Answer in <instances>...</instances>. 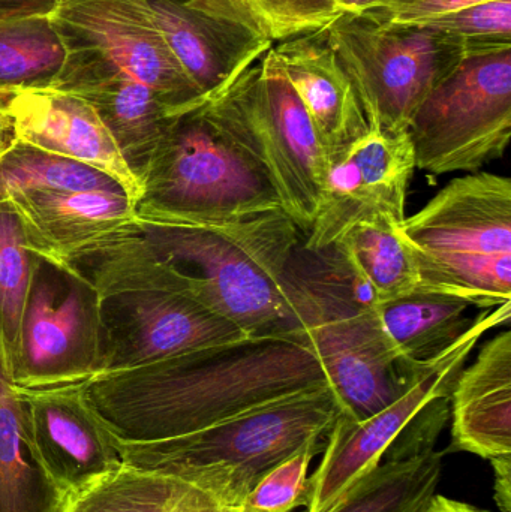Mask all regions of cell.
Segmentation results:
<instances>
[{"instance_id": "1", "label": "cell", "mask_w": 511, "mask_h": 512, "mask_svg": "<svg viewBox=\"0 0 511 512\" xmlns=\"http://www.w3.org/2000/svg\"><path fill=\"white\" fill-rule=\"evenodd\" d=\"M80 385L117 441L143 444L189 435L330 382L314 346L296 330L99 373Z\"/></svg>"}, {"instance_id": "2", "label": "cell", "mask_w": 511, "mask_h": 512, "mask_svg": "<svg viewBox=\"0 0 511 512\" xmlns=\"http://www.w3.org/2000/svg\"><path fill=\"white\" fill-rule=\"evenodd\" d=\"M126 228L177 271L189 294L249 337L293 331L287 270L302 233L287 213L207 224L134 219Z\"/></svg>"}, {"instance_id": "3", "label": "cell", "mask_w": 511, "mask_h": 512, "mask_svg": "<svg viewBox=\"0 0 511 512\" xmlns=\"http://www.w3.org/2000/svg\"><path fill=\"white\" fill-rule=\"evenodd\" d=\"M332 388L308 391L165 441L120 442L122 462L173 475L240 510L261 478L303 445L326 439L341 415Z\"/></svg>"}, {"instance_id": "4", "label": "cell", "mask_w": 511, "mask_h": 512, "mask_svg": "<svg viewBox=\"0 0 511 512\" xmlns=\"http://www.w3.org/2000/svg\"><path fill=\"white\" fill-rule=\"evenodd\" d=\"M291 328L302 331L329 375L342 415L365 420L401 393L411 369L387 349L374 315L375 297L335 248H299L287 270Z\"/></svg>"}, {"instance_id": "5", "label": "cell", "mask_w": 511, "mask_h": 512, "mask_svg": "<svg viewBox=\"0 0 511 512\" xmlns=\"http://www.w3.org/2000/svg\"><path fill=\"white\" fill-rule=\"evenodd\" d=\"M416 259L422 289L495 309L511 301V180L453 179L396 227Z\"/></svg>"}, {"instance_id": "6", "label": "cell", "mask_w": 511, "mask_h": 512, "mask_svg": "<svg viewBox=\"0 0 511 512\" xmlns=\"http://www.w3.org/2000/svg\"><path fill=\"white\" fill-rule=\"evenodd\" d=\"M284 212L254 162L206 116L180 114L138 177L137 221L207 224Z\"/></svg>"}, {"instance_id": "7", "label": "cell", "mask_w": 511, "mask_h": 512, "mask_svg": "<svg viewBox=\"0 0 511 512\" xmlns=\"http://www.w3.org/2000/svg\"><path fill=\"white\" fill-rule=\"evenodd\" d=\"M203 111L266 176L306 236L317 215L327 159L273 48L207 98Z\"/></svg>"}, {"instance_id": "8", "label": "cell", "mask_w": 511, "mask_h": 512, "mask_svg": "<svg viewBox=\"0 0 511 512\" xmlns=\"http://www.w3.org/2000/svg\"><path fill=\"white\" fill-rule=\"evenodd\" d=\"M369 129L401 134L428 93L467 56L464 41L428 24L342 12L326 27Z\"/></svg>"}, {"instance_id": "9", "label": "cell", "mask_w": 511, "mask_h": 512, "mask_svg": "<svg viewBox=\"0 0 511 512\" xmlns=\"http://www.w3.org/2000/svg\"><path fill=\"white\" fill-rule=\"evenodd\" d=\"M416 168L479 173L511 137V48L467 53L428 93L407 128Z\"/></svg>"}, {"instance_id": "10", "label": "cell", "mask_w": 511, "mask_h": 512, "mask_svg": "<svg viewBox=\"0 0 511 512\" xmlns=\"http://www.w3.org/2000/svg\"><path fill=\"white\" fill-rule=\"evenodd\" d=\"M510 304L474 319L440 355L411 369L399 396L365 420L339 415L326 436L323 459L309 475L306 512H332L366 472L380 465L387 451L435 400L452 397L453 387L483 334L510 321Z\"/></svg>"}, {"instance_id": "11", "label": "cell", "mask_w": 511, "mask_h": 512, "mask_svg": "<svg viewBox=\"0 0 511 512\" xmlns=\"http://www.w3.org/2000/svg\"><path fill=\"white\" fill-rule=\"evenodd\" d=\"M104 366L101 306L95 286L69 264L36 256L21 324L20 345L9 366L18 388L81 384Z\"/></svg>"}, {"instance_id": "12", "label": "cell", "mask_w": 511, "mask_h": 512, "mask_svg": "<svg viewBox=\"0 0 511 512\" xmlns=\"http://www.w3.org/2000/svg\"><path fill=\"white\" fill-rule=\"evenodd\" d=\"M48 17L65 60L126 75L179 114L206 101L165 42L146 0H57Z\"/></svg>"}, {"instance_id": "13", "label": "cell", "mask_w": 511, "mask_h": 512, "mask_svg": "<svg viewBox=\"0 0 511 512\" xmlns=\"http://www.w3.org/2000/svg\"><path fill=\"white\" fill-rule=\"evenodd\" d=\"M414 171L407 132L369 129L327 165L317 215L303 249L324 251L359 222L387 219L398 227L407 218L405 204Z\"/></svg>"}, {"instance_id": "14", "label": "cell", "mask_w": 511, "mask_h": 512, "mask_svg": "<svg viewBox=\"0 0 511 512\" xmlns=\"http://www.w3.org/2000/svg\"><path fill=\"white\" fill-rule=\"evenodd\" d=\"M165 42L204 98L222 92L273 47L249 0H146Z\"/></svg>"}, {"instance_id": "15", "label": "cell", "mask_w": 511, "mask_h": 512, "mask_svg": "<svg viewBox=\"0 0 511 512\" xmlns=\"http://www.w3.org/2000/svg\"><path fill=\"white\" fill-rule=\"evenodd\" d=\"M15 388L33 448L63 492H78L122 465L114 436L87 405L80 384Z\"/></svg>"}, {"instance_id": "16", "label": "cell", "mask_w": 511, "mask_h": 512, "mask_svg": "<svg viewBox=\"0 0 511 512\" xmlns=\"http://www.w3.org/2000/svg\"><path fill=\"white\" fill-rule=\"evenodd\" d=\"M14 140L89 165L135 201L138 182L89 102L59 90L12 93L6 105Z\"/></svg>"}, {"instance_id": "17", "label": "cell", "mask_w": 511, "mask_h": 512, "mask_svg": "<svg viewBox=\"0 0 511 512\" xmlns=\"http://www.w3.org/2000/svg\"><path fill=\"white\" fill-rule=\"evenodd\" d=\"M272 48L308 113L329 165L369 132L353 81L326 27L276 42Z\"/></svg>"}, {"instance_id": "18", "label": "cell", "mask_w": 511, "mask_h": 512, "mask_svg": "<svg viewBox=\"0 0 511 512\" xmlns=\"http://www.w3.org/2000/svg\"><path fill=\"white\" fill-rule=\"evenodd\" d=\"M27 248L38 258L69 264L135 219L125 192L36 191L8 201Z\"/></svg>"}, {"instance_id": "19", "label": "cell", "mask_w": 511, "mask_h": 512, "mask_svg": "<svg viewBox=\"0 0 511 512\" xmlns=\"http://www.w3.org/2000/svg\"><path fill=\"white\" fill-rule=\"evenodd\" d=\"M53 90L92 105L135 179L180 116L149 87L119 72L65 60Z\"/></svg>"}, {"instance_id": "20", "label": "cell", "mask_w": 511, "mask_h": 512, "mask_svg": "<svg viewBox=\"0 0 511 512\" xmlns=\"http://www.w3.org/2000/svg\"><path fill=\"white\" fill-rule=\"evenodd\" d=\"M452 442L444 454L511 459V331L489 340L464 367L450 397Z\"/></svg>"}, {"instance_id": "21", "label": "cell", "mask_w": 511, "mask_h": 512, "mask_svg": "<svg viewBox=\"0 0 511 512\" xmlns=\"http://www.w3.org/2000/svg\"><path fill=\"white\" fill-rule=\"evenodd\" d=\"M66 499L33 448L0 339V512H63Z\"/></svg>"}, {"instance_id": "22", "label": "cell", "mask_w": 511, "mask_h": 512, "mask_svg": "<svg viewBox=\"0 0 511 512\" xmlns=\"http://www.w3.org/2000/svg\"><path fill=\"white\" fill-rule=\"evenodd\" d=\"M470 304L438 292H411L389 301H375L374 315L384 343L402 369H411L440 355L473 324Z\"/></svg>"}, {"instance_id": "23", "label": "cell", "mask_w": 511, "mask_h": 512, "mask_svg": "<svg viewBox=\"0 0 511 512\" xmlns=\"http://www.w3.org/2000/svg\"><path fill=\"white\" fill-rule=\"evenodd\" d=\"M191 483L122 463L66 499L63 512H225Z\"/></svg>"}, {"instance_id": "24", "label": "cell", "mask_w": 511, "mask_h": 512, "mask_svg": "<svg viewBox=\"0 0 511 512\" xmlns=\"http://www.w3.org/2000/svg\"><path fill=\"white\" fill-rule=\"evenodd\" d=\"M333 248L378 303L422 289L416 259L387 219L359 222Z\"/></svg>"}, {"instance_id": "25", "label": "cell", "mask_w": 511, "mask_h": 512, "mask_svg": "<svg viewBox=\"0 0 511 512\" xmlns=\"http://www.w3.org/2000/svg\"><path fill=\"white\" fill-rule=\"evenodd\" d=\"M444 451L384 457L353 484L332 512H423L437 495Z\"/></svg>"}, {"instance_id": "26", "label": "cell", "mask_w": 511, "mask_h": 512, "mask_svg": "<svg viewBox=\"0 0 511 512\" xmlns=\"http://www.w3.org/2000/svg\"><path fill=\"white\" fill-rule=\"evenodd\" d=\"M48 14L0 17V95L53 87L66 51Z\"/></svg>"}, {"instance_id": "27", "label": "cell", "mask_w": 511, "mask_h": 512, "mask_svg": "<svg viewBox=\"0 0 511 512\" xmlns=\"http://www.w3.org/2000/svg\"><path fill=\"white\" fill-rule=\"evenodd\" d=\"M36 191L125 192V189L96 168L12 140L0 152V204Z\"/></svg>"}, {"instance_id": "28", "label": "cell", "mask_w": 511, "mask_h": 512, "mask_svg": "<svg viewBox=\"0 0 511 512\" xmlns=\"http://www.w3.org/2000/svg\"><path fill=\"white\" fill-rule=\"evenodd\" d=\"M35 262L36 255L27 248L11 206L0 204V339L8 369L20 345L21 324Z\"/></svg>"}, {"instance_id": "29", "label": "cell", "mask_w": 511, "mask_h": 512, "mask_svg": "<svg viewBox=\"0 0 511 512\" xmlns=\"http://www.w3.org/2000/svg\"><path fill=\"white\" fill-rule=\"evenodd\" d=\"M326 439L303 445L293 456L267 472L246 496L239 512H296L308 507L309 468Z\"/></svg>"}, {"instance_id": "30", "label": "cell", "mask_w": 511, "mask_h": 512, "mask_svg": "<svg viewBox=\"0 0 511 512\" xmlns=\"http://www.w3.org/2000/svg\"><path fill=\"white\" fill-rule=\"evenodd\" d=\"M417 24L456 36L467 45V53L511 48V0L477 3Z\"/></svg>"}, {"instance_id": "31", "label": "cell", "mask_w": 511, "mask_h": 512, "mask_svg": "<svg viewBox=\"0 0 511 512\" xmlns=\"http://www.w3.org/2000/svg\"><path fill=\"white\" fill-rule=\"evenodd\" d=\"M273 42L317 32L339 17V0H249Z\"/></svg>"}, {"instance_id": "32", "label": "cell", "mask_w": 511, "mask_h": 512, "mask_svg": "<svg viewBox=\"0 0 511 512\" xmlns=\"http://www.w3.org/2000/svg\"><path fill=\"white\" fill-rule=\"evenodd\" d=\"M483 2L489 0H398L387 8L365 12L383 23L417 24Z\"/></svg>"}, {"instance_id": "33", "label": "cell", "mask_w": 511, "mask_h": 512, "mask_svg": "<svg viewBox=\"0 0 511 512\" xmlns=\"http://www.w3.org/2000/svg\"><path fill=\"white\" fill-rule=\"evenodd\" d=\"M495 477V501L503 512H511V459L491 463Z\"/></svg>"}, {"instance_id": "34", "label": "cell", "mask_w": 511, "mask_h": 512, "mask_svg": "<svg viewBox=\"0 0 511 512\" xmlns=\"http://www.w3.org/2000/svg\"><path fill=\"white\" fill-rule=\"evenodd\" d=\"M56 3L57 0H0V17L48 14Z\"/></svg>"}, {"instance_id": "35", "label": "cell", "mask_w": 511, "mask_h": 512, "mask_svg": "<svg viewBox=\"0 0 511 512\" xmlns=\"http://www.w3.org/2000/svg\"><path fill=\"white\" fill-rule=\"evenodd\" d=\"M423 512H489L482 508L474 507L467 502L456 501V499L447 498L444 495H435L429 502L428 507Z\"/></svg>"}, {"instance_id": "36", "label": "cell", "mask_w": 511, "mask_h": 512, "mask_svg": "<svg viewBox=\"0 0 511 512\" xmlns=\"http://www.w3.org/2000/svg\"><path fill=\"white\" fill-rule=\"evenodd\" d=\"M398 0H339V11L342 12H365L374 9H383L393 5Z\"/></svg>"}, {"instance_id": "37", "label": "cell", "mask_w": 511, "mask_h": 512, "mask_svg": "<svg viewBox=\"0 0 511 512\" xmlns=\"http://www.w3.org/2000/svg\"><path fill=\"white\" fill-rule=\"evenodd\" d=\"M9 96L11 95H0V152H3L14 140L11 120H9L8 113H6Z\"/></svg>"}, {"instance_id": "38", "label": "cell", "mask_w": 511, "mask_h": 512, "mask_svg": "<svg viewBox=\"0 0 511 512\" xmlns=\"http://www.w3.org/2000/svg\"><path fill=\"white\" fill-rule=\"evenodd\" d=\"M225 512H239V510H225Z\"/></svg>"}]
</instances>
